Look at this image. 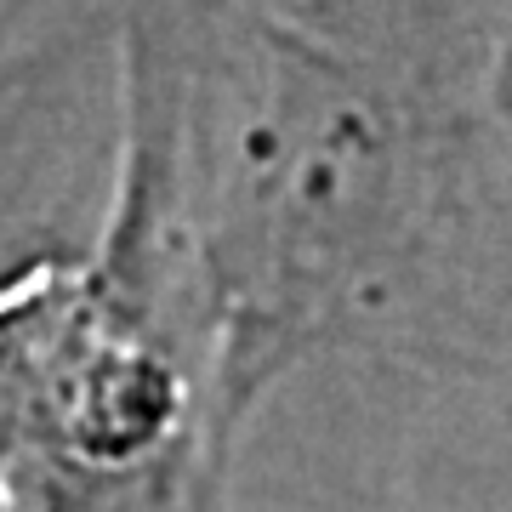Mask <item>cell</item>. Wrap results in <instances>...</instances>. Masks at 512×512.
I'll list each match as a JSON object with an SVG mask.
<instances>
[{"label":"cell","instance_id":"4","mask_svg":"<svg viewBox=\"0 0 512 512\" xmlns=\"http://www.w3.org/2000/svg\"><path fill=\"white\" fill-rule=\"evenodd\" d=\"M0 512H6V507H0Z\"/></svg>","mask_w":512,"mask_h":512},{"label":"cell","instance_id":"2","mask_svg":"<svg viewBox=\"0 0 512 512\" xmlns=\"http://www.w3.org/2000/svg\"><path fill=\"white\" fill-rule=\"evenodd\" d=\"M97 40L86 35H69V40H52V46H40L35 57H23L12 69L0 74V262H12L23 251H57V245H23L18 222H12V205L18 200V188L29 183V154H35V114L46 103L57 80L69 74V63L92 52Z\"/></svg>","mask_w":512,"mask_h":512},{"label":"cell","instance_id":"3","mask_svg":"<svg viewBox=\"0 0 512 512\" xmlns=\"http://www.w3.org/2000/svg\"><path fill=\"white\" fill-rule=\"evenodd\" d=\"M92 23H109V0H0V74Z\"/></svg>","mask_w":512,"mask_h":512},{"label":"cell","instance_id":"1","mask_svg":"<svg viewBox=\"0 0 512 512\" xmlns=\"http://www.w3.org/2000/svg\"><path fill=\"white\" fill-rule=\"evenodd\" d=\"M109 29L211 296L228 484L313 359L507 370V0H109Z\"/></svg>","mask_w":512,"mask_h":512}]
</instances>
